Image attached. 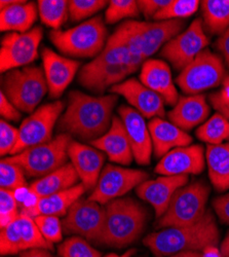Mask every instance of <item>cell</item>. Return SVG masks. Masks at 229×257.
I'll list each match as a JSON object with an SVG mask.
<instances>
[{"label":"cell","instance_id":"obj_40","mask_svg":"<svg viewBox=\"0 0 229 257\" xmlns=\"http://www.w3.org/2000/svg\"><path fill=\"white\" fill-rule=\"evenodd\" d=\"M109 4L105 0H71L69 2V18L73 22L85 20Z\"/></svg>","mask_w":229,"mask_h":257},{"label":"cell","instance_id":"obj_41","mask_svg":"<svg viewBox=\"0 0 229 257\" xmlns=\"http://www.w3.org/2000/svg\"><path fill=\"white\" fill-rule=\"evenodd\" d=\"M33 218L41 234L48 242L54 244L63 239V225L58 216L38 215Z\"/></svg>","mask_w":229,"mask_h":257},{"label":"cell","instance_id":"obj_42","mask_svg":"<svg viewBox=\"0 0 229 257\" xmlns=\"http://www.w3.org/2000/svg\"><path fill=\"white\" fill-rule=\"evenodd\" d=\"M19 140V128L5 119L0 120V155H12Z\"/></svg>","mask_w":229,"mask_h":257},{"label":"cell","instance_id":"obj_5","mask_svg":"<svg viewBox=\"0 0 229 257\" xmlns=\"http://www.w3.org/2000/svg\"><path fill=\"white\" fill-rule=\"evenodd\" d=\"M50 39L64 55L90 58L100 55L105 48L107 29L102 18L95 17L67 30H53Z\"/></svg>","mask_w":229,"mask_h":257},{"label":"cell","instance_id":"obj_48","mask_svg":"<svg viewBox=\"0 0 229 257\" xmlns=\"http://www.w3.org/2000/svg\"><path fill=\"white\" fill-rule=\"evenodd\" d=\"M20 257H53L47 249H30L22 252Z\"/></svg>","mask_w":229,"mask_h":257},{"label":"cell","instance_id":"obj_32","mask_svg":"<svg viewBox=\"0 0 229 257\" xmlns=\"http://www.w3.org/2000/svg\"><path fill=\"white\" fill-rule=\"evenodd\" d=\"M37 9L40 21L54 30H60L69 15V2L66 0H39Z\"/></svg>","mask_w":229,"mask_h":257},{"label":"cell","instance_id":"obj_33","mask_svg":"<svg viewBox=\"0 0 229 257\" xmlns=\"http://www.w3.org/2000/svg\"><path fill=\"white\" fill-rule=\"evenodd\" d=\"M18 219L20 223L21 234H22L24 251L36 248L47 250L53 249V244L48 242L44 235L41 234L33 217L29 216L28 214L24 212H21Z\"/></svg>","mask_w":229,"mask_h":257},{"label":"cell","instance_id":"obj_15","mask_svg":"<svg viewBox=\"0 0 229 257\" xmlns=\"http://www.w3.org/2000/svg\"><path fill=\"white\" fill-rule=\"evenodd\" d=\"M205 166V156L201 145L177 147L160 159L155 173L161 176L197 175Z\"/></svg>","mask_w":229,"mask_h":257},{"label":"cell","instance_id":"obj_52","mask_svg":"<svg viewBox=\"0 0 229 257\" xmlns=\"http://www.w3.org/2000/svg\"><path fill=\"white\" fill-rule=\"evenodd\" d=\"M135 253H136V250L135 249H131V250L127 251L126 253H123L122 255H117V254H114V253H110V254L106 255L105 257H132Z\"/></svg>","mask_w":229,"mask_h":257},{"label":"cell","instance_id":"obj_12","mask_svg":"<svg viewBox=\"0 0 229 257\" xmlns=\"http://www.w3.org/2000/svg\"><path fill=\"white\" fill-rule=\"evenodd\" d=\"M43 36L40 27H34L26 33L12 32L5 35L0 48V71L9 72L32 63L38 57Z\"/></svg>","mask_w":229,"mask_h":257},{"label":"cell","instance_id":"obj_10","mask_svg":"<svg viewBox=\"0 0 229 257\" xmlns=\"http://www.w3.org/2000/svg\"><path fill=\"white\" fill-rule=\"evenodd\" d=\"M63 109L64 103L55 101L40 106L23 120L19 127V140L12 156L19 155L27 148L53 140L54 126Z\"/></svg>","mask_w":229,"mask_h":257},{"label":"cell","instance_id":"obj_21","mask_svg":"<svg viewBox=\"0 0 229 257\" xmlns=\"http://www.w3.org/2000/svg\"><path fill=\"white\" fill-rule=\"evenodd\" d=\"M68 156L76 173L87 190H94L103 171L105 158L95 147L72 140L68 147Z\"/></svg>","mask_w":229,"mask_h":257},{"label":"cell","instance_id":"obj_27","mask_svg":"<svg viewBox=\"0 0 229 257\" xmlns=\"http://www.w3.org/2000/svg\"><path fill=\"white\" fill-rule=\"evenodd\" d=\"M78 179L73 165L67 163L49 175L34 181L29 187V192L35 199H41L75 186Z\"/></svg>","mask_w":229,"mask_h":257},{"label":"cell","instance_id":"obj_25","mask_svg":"<svg viewBox=\"0 0 229 257\" xmlns=\"http://www.w3.org/2000/svg\"><path fill=\"white\" fill-rule=\"evenodd\" d=\"M210 106L204 95H189L179 98L168 116L172 123L183 131H189L203 122L210 114Z\"/></svg>","mask_w":229,"mask_h":257},{"label":"cell","instance_id":"obj_22","mask_svg":"<svg viewBox=\"0 0 229 257\" xmlns=\"http://www.w3.org/2000/svg\"><path fill=\"white\" fill-rule=\"evenodd\" d=\"M140 81L156 94L168 105H176L179 94L175 87L170 66L162 60L148 59L143 63Z\"/></svg>","mask_w":229,"mask_h":257},{"label":"cell","instance_id":"obj_38","mask_svg":"<svg viewBox=\"0 0 229 257\" xmlns=\"http://www.w3.org/2000/svg\"><path fill=\"white\" fill-rule=\"evenodd\" d=\"M62 257H101V253L81 237H72L58 247Z\"/></svg>","mask_w":229,"mask_h":257},{"label":"cell","instance_id":"obj_37","mask_svg":"<svg viewBox=\"0 0 229 257\" xmlns=\"http://www.w3.org/2000/svg\"><path fill=\"white\" fill-rule=\"evenodd\" d=\"M140 15L138 2L135 0H111L105 12V22L114 24L123 19L136 18Z\"/></svg>","mask_w":229,"mask_h":257},{"label":"cell","instance_id":"obj_31","mask_svg":"<svg viewBox=\"0 0 229 257\" xmlns=\"http://www.w3.org/2000/svg\"><path fill=\"white\" fill-rule=\"evenodd\" d=\"M195 135L207 145L222 144L229 139V121L223 114L217 112L197 127Z\"/></svg>","mask_w":229,"mask_h":257},{"label":"cell","instance_id":"obj_19","mask_svg":"<svg viewBox=\"0 0 229 257\" xmlns=\"http://www.w3.org/2000/svg\"><path fill=\"white\" fill-rule=\"evenodd\" d=\"M41 56L50 97L59 98L73 80L80 63L61 56L49 48L43 50Z\"/></svg>","mask_w":229,"mask_h":257},{"label":"cell","instance_id":"obj_50","mask_svg":"<svg viewBox=\"0 0 229 257\" xmlns=\"http://www.w3.org/2000/svg\"><path fill=\"white\" fill-rule=\"evenodd\" d=\"M212 105L216 110H218V112L223 114L229 121V106H225V105H222L219 103H212Z\"/></svg>","mask_w":229,"mask_h":257},{"label":"cell","instance_id":"obj_49","mask_svg":"<svg viewBox=\"0 0 229 257\" xmlns=\"http://www.w3.org/2000/svg\"><path fill=\"white\" fill-rule=\"evenodd\" d=\"M220 255L221 257H229V232L222 241L220 246Z\"/></svg>","mask_w":229,"mask_h":257},{"label":"cell","instance_id":"obj_46","mask_svg":"<svg viewBox=\"0 0 229 257\" xmlns=\"http://www.w3.org/2000/svg\"><path fill=\"white\" fill-rule=\"evenodd\" d=\"M211 103H219L225 106H229V74H226L222 81V88L218 93L210 96Z\"/></svg>","mask_w":229,"mask_h":257},{"label":"cell","instance_id":"obj_2","mask_svg":"<svg viewBox=\"0 0 229 257\" xmlns=\"http://www.w3.org/2000/svg\"><path fill=\"white\" fill-rule=\"evenodd\" d=\"M219 238L220 231L215 217L211 211H206L204 216L195 223L163 228L148 234L144 239V245L156 257H165L215 247L219 244Z\"/></svg>","mask_w":229,"mask_h":257},{"label":"cell","instance_id":"obj_11","mask_svg":"<svg viewBox=\"0 0 229 257\" xmlns=\"http://www.w3.org/2000/svg\"><path fill=\"white\" fill-rule=\"evenodd\" d=\"M148 178V174L142 170L121 168L107 165L103 169L95 189L89 199L105 206L113 200L119 199L139 186Z\"/></svg>","mask_w":229,"mask_h":257},{"label":"cell","instance_id":"obj_1","mask_svg":"<svg viewBox=\"0 0 229 257\" xmlns=\"http://www.w3.org/2000/svg\"><path fill=\"white\" fill-rule=\"evenodd\" d=\"M117 99L114 94L95 97L79 91L71 92L67 109L59 120V128L90 142L102 137L111 125Z\"/></svg>","mask_w":229,"mask_h":257},{"label":"cell","instance_id":"obj_43","mask_svg":"<svg viewBox=\"0 0 229 257\" xmlns=\"http://www.w3.org/2000/svg\"><path fill=\"white\" fill-rule=\"evenodd\" d=\"M169 3L170 0H139L138 7L140 13H142L145 18L153 19V17Z\"/></svg>","mask_w":229,"mask_h":257},{"label":"cell","instance_id":"obj_29","mask_svg":"<svg viewBox=\"0 0 229 257\" xmlns=\"http://www.w3.org/2000/svg\"><path fill=\"white\" fill-rule=\"evenodd\" d=\"M205 163L209 178L217 191L229 189V143L207 145Z\"/></svg>","mask_w":229,"mask_h":257},{"label":"cell","instance_id":"obj_28","mask_svg":"<svg viewBox=\"0 0 229 257\" xmlns=\"http://www.w3.org/2000/svg\"><path fill=\"white\" fill-rule=\"evenodd\" d=\"M38 9L33 3L20 0L16 5L0 11V30L26 33L37 19Z\"/></svg>","mask_w":229,"mask_h":257},{"label":"cell","instance_id":"obj_35","mask_svg":"<svg viewBox=\"0 0 229 257\" xmlns=\"http://www.w3.org/2000/svg\"><path fill=\"white\" fill-rule=\"evenodd\" d=\"M25 171L20 165L12 162L9 158L0 162V186L9 190L21 189L27 185Z\"/></svg>","mask_w":229,"mask_h":257},{"label":"cell","instance_id":"obj_30","mask_svg":"<svg viewBox=\"0 0 229 257\" xmlns=\"http://www.w3.org/2000/svg\"><path fill=\"white\" fill-rule=\"evenodd\" d=\"M203 23L211 33L222 34L229 28V0L200 2Z\"/></svg>","mask_w":229,"mask_h":257},{"label":"cell","instance_id":"obj_18","mask_svg":"<svg viewBox=\"0 0 229 257\" xmlns=\"http://www.w3.org/2000/svg\"><path fill=\"white\" fill-rule=\"evenodd\" d=\"M189 177L187 175L179 176H159L153 180H146L136 187L137 196L149 203L154 211L157 219L168 210L172 198L176 191L188 184Z\"/></svg>","mask_w":229,"mask_h":257},{"label":"cell","instance_id":"obj_44","mask_svg":"<svg viewBox=\"0 0 229 257\" xmlns=\"http://www.w3.org/2000/svg\"><path fill=\"white\" fill-rule=\"evenodd\" d=\"M0 114L9 120L18 121L21 118L20 110L7 98L3 91L0 94Z\"/></svg>","mask_w":229,"mask_h":257},{"label":"cell","instance_id":"obj_39","mask_svg":"<svg viewBox=\"0 0 229 257\" xmlns=\"http://www.w3.org/2000/svg\"><path fill=\"white\" fill-rule=\"evenodd\" d=\"M0 227L5 228L20 216L16 192L2 188L0 190Z\"/></svg>","mask_w":229,"mask_h":257},{"label":"cell","instance_id":"obj_45","mask_svg":"<svg viewBox=\"0 0 229 257\" xmlns=\"http://www.w3.org/2000/svg\"><path fill=\"white\" fill-rule=\"evenodd\" d=\"M213 208L219 219L226 224H229V194L216 198L213 201Z\"/></svg>","mask_w":229,"mask_h":257},{"label":"cell","instance_id":"obj_4","mask_svg":"<svg viewBox=\"0 0 229 257\" xmlns=\"http://www.w3.org/2000/svg\"><path fill=\"white\" fill-rule=\"evenodd\" d=\"M183 20L140 22L127 21L115 30V34L130 47L134 54L146 61L162 46L179 35L184 27Z\"/></svg>","mask_w":229,"mask_h":257},{"label":"cell","instance_id":"obj_51","mask_svg":"<svg viewBox=\"0 0 229 257\" xmlns=\"http://www.w3.org/2000/svg\"><path fill=\"white\" fill-rule=\"evenodd\" d=\"M168 257H202V255L199 252L195 251H187V252H180Z\"/></svg>","mask_w":229,"mask_h":257},{"label":"cell","instance_id":"obj_3","mask_svg":"<svg viewBox=\"0 0 229 257\" xmlns=\"http://www.w3.org/2000/svg\"><path fill=\"white\" fill-rule=\"evenodd\" d=\"M147 213L131 198H119L105 205V224L101 244L126 247L136 241L145 228Z\"/></svg>","mask_w":229,"mask_h":257},{"label":"cell","instance_id":"obj_20","mask_svg":"<svg viewBox=\"0 0 229 257\" xmlns=\"http://www.w3.org/2000/svg\"><path fill=\"white\" fill-rule=\"evenodd\" d=\"M136 71L129 66L104 64L93 60L80 69L78 82L94 93L102 94Z\"/></svg>","mask_w":229,"mask_h":257},{"label":"cell","instance_id":"obj_13","mask_svg":"<svg viewBox=\"0 0 229 257\" xmlns=\"http://www.w3.org/2000/svg\"><path fill=\"white\" fill-rule=\"evenodd\" d=\"M105 224V207L97 202L78 200L62 221L66 232L75 233L91 242L101 244Z\"/></svg>","mask_w":229,"mask_h":257},{"label":"cell","instance_id":"obj_23","mask_svg":"<svg viewBox=\"0 0 229 257\" xmlns=\"http://www.w3.org/2000/svg\"><path fill=\"white\" fill-rule=\"evenodd\" d=\"M92 145L105 153L108 159L120 165H130L134 159L132 146L120 117L113 115L109 130L102 137L91 142Z\"/></svg>","mask_w":229,"mask_h":257},{"label":"cell","instance_id":"obj_9","mask_svg":"<svg viewBox=\"0 0 229 257\" xmlns=\"http://www.w3.org/2000/svg\"><path fill=\"white\" fill-rule=\"evenodd\" d=\"M225 76L220 57L204 50L180 72L176 82L185 94L199 95L203 91L218 87Z\"/></svg>","mask_w":229,"mask_h":257},{"label":"cell","instance_id":"obj_16","mask_svg":"<svg viewBox=\"0 0 229 257\" xmlns=\"http://www.w3.org/2000/svg\"><path fill=\"white\" fill-rule=\"evenodd\" d=\"M109 92L124 97L133 106V108L144 117L152 119L155 117H163L165 114L164 100L135 78H130L113 85L109 89Z\"/></svg>","mask_w":229,"mask_h":257},{"label":"cell","instance_id":"obj_8","mask_svg":"<svg viewBox=\"0 0 229 257\" xmlns=\"http://www.w3.org/2000/svg\"><path fill=\"white\" fill-rule=\"evenodd\" d=\"M71 141V136L63 133L50 142L27 148L9 159L22 167L27 176L39 179L67 164L68 147Z\"/></svg>","mask_w":229,"mask_h":257},{"label":"cell","instance_id":"obj_47","mask_svg":"<svg viewBox=\"0 0 229 257\" xmlns=\"http://www.w3.org/2000/svg\"><path fill=\"white\" fill-rule=\"evenodd\" d=\"M216 48L222 54L226 64L229 66V28L217 39Z\"/></svg>","mask_w":229,"mask_h":257},{"label":"cell","instance_id":"obj_36","mask_svg":"<svg viewBox=\"0 0 229 257\" xmlns=\"http://www.w3.org/2000/svg\"><path fill=\"white\" fill-rule=\"evenodd\" d=\"M0 252H2V255H15L20 252H24L19 219L15 220L7 227L2 228Z\"/></svg>","mask_w":229,"mask_h":257},{"label":"cell","instance_id":"obj_24","mask_svg":"<svg viewBox=\"0 0 229 257\" xmlns=\"http://www.w3.org/2000/svg\"><path fill=\"white\" fill-rule=\"evenodd\" d=\"M148 127L153 152L157 158L161 159L173 149L188 146L192 143V137L190 135L161 117L152 118L148 123Z\"/></svg>","mask_w":229,"mask_h":257},{"label":"cell","instance_id":"obj_6","mask_svg":"<svg viewBox=\"0 0 229 257\" xmlns=\"http://www.w3.org/2000/svg\"><path fill=\"white\" fill-rule=\"evenodd\" d=\"M210 188L202 181L187 184L176 191L168 210L158 218L155 227L163 229L183 226L199 221L206 212Z\"/></svg>","mask_w":229,"mask_h":257},{"label":"cell","instance_id":"obj_34","mask_svg":"<svg viewBox=\"0 0 229 257\" xmlns=\"http://www.w3.org/2000/svg\"><path fill=\"white\" fill-rule=\"evenodd\" d=\"M200 6L198 0H170V3L162 8L154 17L153 20L170 21L183 20L195 14Z\"/></svg>","mask_w":229,"mask_h":257},{"label":"cell","instance_id":"obj_14","mask_svg":"<svg viewBox=\"0 0 229 257\" xmlns=\"http://www.w3.org/2000/svg\"><path fill=\"white\" fill-rule=\"evenodd\" d=\"M209 45V38L203 30L200 19L194 20L185 31L164 45L160 55L168 60L174 68L183 70Z\"/></svg>","mask_w":229,"mask_h":257},{"label":"cell","instance_id":"obj_17","mask_svg":"<svg viewBox=\"0 0 229 257\" xmlns=\"http://www.w3.org/2000/svg\"><path fill=\"white\" fill-rule=\"evenodd\" d=\"M118 114L126 127L134 159L139 165H149L151 162L153 145L149 127L145 121V117L133 107L126 105L119 107Z\"/></svg>","mask_w":229,"mask_h":257},{"label":"cell","instance_id":"obj_26","mask_svg":"<svg viewBox=\"0 0 229 257\" xmlns=\"http://www.w3.org/2000/svg\"><path fill=\"white\" fill-rule=\"evenodd\" d=\"M87 190L82 183L75 186L57 192V194L37 199L35 203L29 208L23 209V212L31 217L38 215H53V216H66L72 205L77 202Z\"/></svg>","mask_w":229,"mask_h":257},{"label":"cell","instance_id":"obj_7","mask_svg":"<svg viewBox=\"0 0 229 257\" xmlns=\"http://www.w3.org/2000/svg\"><path fill=\"white\" fill-rule=\"evenodd\" d=\"M3 92L20 111L33 113L49 92L45 71L39 67H23L7 72Z\"/></svg>","mask_w":229,"mask_h":257}]
</instances>
